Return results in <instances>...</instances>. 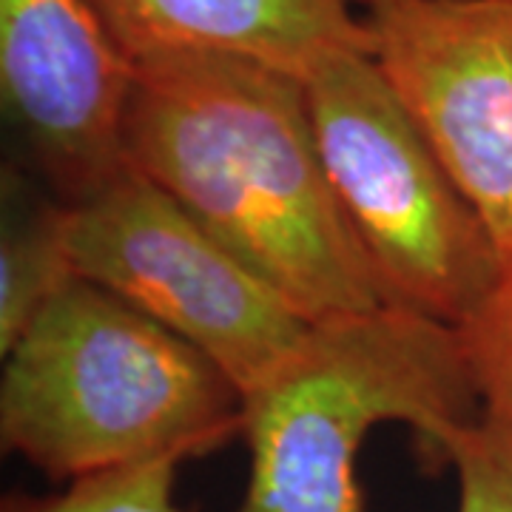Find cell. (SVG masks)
<instances>
[{"label":"cell","instance_id":"6da1fadb","mask_svg":"<svg viewBox=\"0 0 512 512\" xmlns=\"http://www.w3.org/2000/svg\"><path fill=\"white\" fill-rule=\"evenodd\" d=\"M126 160L308 319L387 305L319 154L305 80L251 57L134 60Z\"/></svg>","mask_w":512,"mask_h":512},{"label":"cell","instance_id":"7a4b0ae2","mask_svg":"<svg viewBox=\"0 0 512 512\" xmlns=\"http://www.w3.org/2000/svg\"><path fill=\"white\" fill-rule=\"evenodd\" d=\"M481 419L456 325L396 305L313 319L242 393L251 473L239 512H365L356 467L370 430L410 427L421 470L439 473L458 430Z\"/></svg>","mask_w":512,"mask_h":512},{"label":"cell","instance_id":"3957f363","mask_svg":"<svg viewBox=\"0 0 512 512\" xmlns=\"http://www.w3.org/2000/svg\"><path fill=\"white\" fill-rule=\"evenodd\" d=\"M3 362L0 444L52 481L188 461L242 436V393L228 373L83 276L37 313Z\"/></svg>","mask_w":512,"mask_h":512},{"label":"cell","instance_id":"277c9868","mask_svg":"<svg viewBox=\"0 0 512 512\" xmlns=\"http://www.w3.org/2000/svg\"><path fill=\"white\" fill-rule=\"evenodd\" d=\"M319 154L387 305L461 328L507 259L365 49L325 57L308 77Z\"/></svg>","mask_w":512,"mask_h":512},{"label":"cell","instance_id":"5b68a950","mask_svg":"<svg viewBox=\"0 0 512 512\" xmlns=\"http://www.w3.org/2000/svg\"><path fill=\"white\" fill-rule=\"evenodd\" d=\"M74 271L177 333L248 393L291 353L311 319L128 165L66 202Z\"/></svg>","mask_w":512,"mask_h":512},{"label":"cell","instance_id":"8992f818","mask_svg":"<svg viewBox=\"0 0 512 512\" xmlns=\"http://www.w3.org/2000/svg\"><path fill=\"white\" fill-rule=\"evenodd\" d=\"M370 55L512 256V0H356Z\"/></svg>","mask_w":512,"mask_h":512},{"label":"cell","instance_id":"52a82bcc","mask_svg":"<svg viewBox=\"0 0 512 512\" xmlns=\"http://www.w3.org/2000/svg\"><path fill=\"white\" fill-rule=\"evenodd\" d=\"M134 60L92 0H0V89L37 171L80 202L128 168Z\"/></svg>","mask_w":512,"mask_h":512},{"label":"cell","instance_id":"ba28073f","mask_svg":"<svg viewBox=\"0 0 512 512\" xmlns=\"http://www.w3.org/2000/svg\"><path fill=\"white\" fill-rule=\"evenodd\" d=\"M92 6L131 60L222 52L305 80L336 52H370L356 0H92Z\"/></svg>","mask_w":512,"mask_h":512},{"label":"cell","instance_id":"9c48e42d","mask_svg":"<svg viewBox=\"0 0 512 512\" xmlns=\"http://www.w3.org/2000/svg\"><path fill=\"white\" fill-rule=\"evenodd\" d=\"M3 177L12 183L0 237V350L6 353L77 271L66 239V202H20L18 174Z\"/></svg>","mask_w":512,"mask_h":512},{"label":"cell","instance_id":"30bf717a","mask_svg":"<svg viewBox=\"0 0 512 512\" xmlns=\"http://www.w3.org/2000/svg\"><path fill=\"white\" fill-rule=\"evenodd\" d=\"M183 458L165 456L74 478L52 495H3L0 512H197L177 501Z\"/></svg>","mask_w":512,"mask_h":512},{"label":"cell","instance_id":"8fae6325","mask_svg":"<svg viewBox=\"0 0 512 512\" xmlns=\"http://www.w3.org/2000/svg\"><path fill=\"white\" fill-rule=\"evenodd\" d=\"M458 330L476 373L484 419L512 441V256L487 302Z\"/></svg>","mask_w":512,"mask_h":512},{"label":"cell","instance_id":"7c38bea8","mask_svg":"<svg viewBox=\"0 0 512 512\" xmlns=\"http://www.w3.org/2000/svg\"><path fill=\"white\" fill-rule=\"evenodd\" d=\"M458 512H512V441L487 419L458 430L450 444Z\"/></svg>","mask_w":512,"mask_h":512}]
</instances>
